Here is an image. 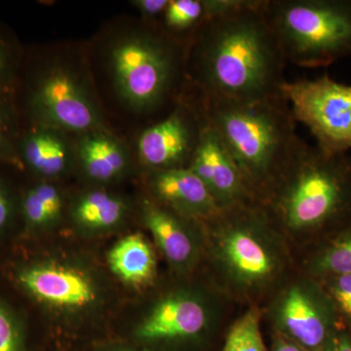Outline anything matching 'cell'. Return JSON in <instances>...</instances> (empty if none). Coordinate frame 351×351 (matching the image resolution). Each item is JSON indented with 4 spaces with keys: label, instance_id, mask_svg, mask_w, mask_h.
<instances>
[{
    "label": "cell",
    "instance_id": "cell-1",
    "mask_svg": "<svg viewBox=\"0 0 351 351\" xmlns=\"http://www.w3.org/2000/svg\"><path fill=\"white\" fill-rule=\"evenodd\" d=\"M265 4L241 0L196 32L186 49V82L193 92L239 103L282 95L287 60Z\"/></svg>",
    "mask_w": 351,
    "mask_h": 351
},
{
    "label": "cell",
    "instance_id": "cell-4",
    "mask_svg": "<svg viewBox=\"0 0 351 351\" xmlns=\"http://www.w3.org/2000/svg\"><path fill=\"white\" fill-rule=\"evenodd\" d=\"M193 94L230 149L254 199L261 204L304 142L295 133L287 101L283 95L239 103Z\"/></svg>",
    "mask_w": 351,
    "mask_h": 351
},
{
    "label": "cell",
    "instance_id": "cell-31",
    "mask_svg": "<svg viewBox=\"0 0 351 351\" xmlns=\"http://www.w3.org/2000/svg\"><path fill=\"white\" fill-rule=\"evenodd\" d=\"M269 351H306L289 339L270 332Z\"/></svg>",
    "mask_w": 351,
    "mask_h": 351
},
{
    "label": "cell",
    "instance_id": "cell-27",
    "mask_svg": "<svg viewBox=\"0 0 351 351\" xmlns=\"http://www.w3.org/2000/svg\"><path fill=\"white\" fill-rule=\"evenodd\" d=\"M15 69V56L10 44L0 36V94L10 82Z\"/></svg>",
    "mask_w": 351,
    "mask_h": 351
},
{
    "label": "cell",
    "instance_id": "cell-14",
    "mask_svg": "<svg viewBox=\"0 0 351 351\" xmlns=\"http://www.w3.org/2000/svg\"><path fill=\"white\" fill-rule=\"evenodd\" d=\"M19 281L39 302L56 308H84L97 300L96 286L91 279L68 265H34L21 272Z\"/></svg>",
    "mask_w": 351,
    "mask_h": 351
},
{
    "label": "cell",
    "instance_id": "cell-26",
    "mask_svg": "<svg viewBox=\"0 0 351 351\" xmlns=\"http://www.w3.org/2000/svg\"><path fill=\"white\" fill-rule=\"evenodd\" d=\"M0 351H24L19 327L0 302Z\"/></svg>",
    "mask_w": 351,
    "mask_h": 351
},
{
    "label": "cell",
    "instance_id": "cell-22",
    "mask_svg": "<svg viewBox=\"0 0 351 351\" xmlns=\"http://www.w3.org/2000/svg\"><path fill=\"white\" fill-rule=\"evenodd\" d=\"M263 307L246 306L226 328L218 351H269L263 335Z\"/></svg>",
    "mask_w": 351,
    "mask_h": 351
},
{
    "label": "cell",
    "instance_id": "cell-28",
    "mask_svg": "<svg viewBox=\"0 0 351 351\" xmlns=\"http://www.w3.org/2000/svg\"><path fill=\"white\" fill-rule=\"evenodd\" d=\"M169 0H134L132 5L140 12L145 22L158 24L162 18Z\"/></svg>",
    "mask_w": 351,
    "mask_h": 351
},
{
    "label": "cell",
    "instance_id": "cell-11",
    "mask_svg": "<svg viewBox=\"0 0 351 351\" xmlns=\"http://www.w3.org/2000/svg\"><path fill=\"white\" fill-rule=\"evenodd\" d=\"M202 123L195 95L184 93L169 112L138 134L135 145L138 163L147 173L188 168Z\"/></svg>",
    "mask_w": 351,
    "mask_h": 351
},
{
    "label": "cell",
    "instance_id": "cell-19",
    "mask_svg": "<svg viewBox=\"0 0 351 351\" xmlns=\"http://www.w3.org/2000/svg\"><path fill=\"white\" fill-rule=\"evenodd\" d=\"M110 269L123 282L145 287L156 281L157 256L144 234L131 233L120 239L108 256Z\"/></svg>",
    "mask_w": 351,
    "mask_h": 351
},
{
    "label": "cell",
    "instance_id": "cell-3",
    "mask_svg": "<svg viewBox=\"0 0 351 351\" xmlns=\"http://www.w3.org/2000/svg\"><path fill=\"white\" fill-rule=\"evenodd\" d=\"M295 254L351 221V156L302 142L261 203Z\"/></svg>",
    "mask_w": 351,
    "mask_h": 351
},
{
    "label": "cell",
    "instance_id": "cell-17",
    "mask_svg": "<svg viewBox=\"0 0 351 351\" xmlns=\"http://www.w3.org/2000/svg\"><path fill=\"white\" fill-rule=\"evenodd\" d=\"M20 158L34 173L46 178L61 177L75 164V142L69 134L48 127L34 126L19 144Z\"/></svg>",
    "mask_w": 351,
    "mask_h": 351
},
{
    "label": "cell",
    "instance_id": "cell-18",
    "mask_svg": "<svg viewBox=\"0 0 351 351\" xmlns=\"http://www.w3.org/2000/svg\"><path fill=\"white\" fill-rule=\"evenodd\" d=\"M297 269L320 279L351 276V221L337 232L295 254Z\"/></svg>",
    "mask_w": 351,
    "mask_h": 351
},
{
    "label": "cell",
    "instance_id": "cell-20",
    "mask_svg": "<svg viewBox=\"0 0 351 351\" xmlns=\"http://www.w3.org/2000/svg\"><path fill=\"white\" fill-rule=\"evenodd\" d=\"M241 0H169L158 25L173 38L189 45L208 21L239 6Z\"/></svg>",
    "mask_w": 351,
    "mask_h": 351
},
{
    "label": "cell",
    "instance_id": "cell-7",
    "mask_svg": "<svg viewBox=\"0 0 351 351\" xmlns=\"http://www.w3.org/2000/svg\"><path fill=\"white\" fill-rule=\"evenodd\" d=\"M287 63L322 68L351 56V0H265Z\"/></svg>",
    "mask_w": 351,
    "mask_h": 351
},
{
    "label": "cell",
    "instance_id": "cell-2",
    "mask_svg": "<svg viewBox=\"0 0 351 351\" xmlns=\"http://www.w3.org/2000/svg\"><path fill=\"white\" fill-rule=\"evenodd\" d=\"M204 226L206 276L237 306H263L297 269L294 249L260 203L223 210Z\"/></svg>",
    "mask_w": 351,
    "mask_h": 351
},
{
    "label": "cell",
    "instance_id": "cell-9",
    "mask_svg": "<svg viewBox=\"0 0 351 351\" xmlns=\"http://www.w3.org/2000/svg\"><path fill=\"white\" fill-rule=\"evenodd\" d=\"M262 307L270 332L306 351L322 350L343 327L320 281L298 269Z\"/></svg>",
    "mask_w": 351,
    "mask_h": 351
},
{
    "label": "cell",
    "instance_id": "cell-29",
    "mask_svg": "<svg viewBox=\"0 0 351 351\" xmlns=\"http://www.w3.org/2000/svg\"><path fill=\"white\" fill-rule=\"evenodd\" d=\"M319 351H351V331L343 327Z\"/></svg>",
    "mask_w": 351,
    "mask_h": 351
},
{
    "label": "cell",
    "instance_id": "cell-30",
    "mask_svg": "<svg viewBox=\"0 0 351 351\" xmlns=\"http://www.w3.org/2000/svg\"><path fill=\"white\" fill-rule=\"evenodd\" d=\"M12 213V201L5 188L0 182V230L4 228L10 219Z\"/></svg>",
    "mask_w": 351,
    "mask_h": 351
},
{
    "label": "cell",
    "instance_id": "cell-5",
    "mask_svg": "<svg viewBox=\"0 0 351 351\" xmlns=\"http://www.w3.org/2000/svg\"><path fill=\"white\" fill-rule=\"evenodd\" d=\"M186 49L158 24L145 21L112 38L107 66L119 101L145 115L174 106L184 93Z\"/></svg>",
    "mask_w": 351,
    "mask_h": 351
},
{
    "label": "cell",
    "instance_id": "cell-8",
    "mask_svg": "<svg viewBox=\"0 0 351 351\" xmlns=\"http://www.w3.org/2000/svg\"><path fill=\"white\" fill-rule=\"evenodd\" d=\"M34 126L80 134L107 128L87 69L77 60L57 57L36 73L27 96Z\"/></svg>",
    "mask_w": 351,
    "mask_h": 351
},
{
    "label": "cell",
    "instance_id": "cell-6",
    "mask_svg": "<svg viewBox=\"0 0 351 351\" xmlns=\"http://www.w3.org/2000/svg\"><path fill=\"white\" fill-rule=\"evenodd\" d=\"M237 304L207 276L182 284L154 300L136 329L152 351H206L221 343Z\"/></svg>",
    "mask_w": 351,
    "mask_h": 351
},
{
    "label": "cell",
    "instance_id": "cell-25",
    "mask_svg": "<svg viewBox=\"0 0 351 351\" xmlns=\"http://www.w3.org/2000/svg\"><path fill=\"white\" fill-rule=\"evenodd\" d=\"M15 138V114L0 94V160H20L19 145H16Z\"/></svg>",
    "mask_w": 351,
    "mask_h": 351
},
{
    "label": "cell",
    "instance_id": "cell-23",
    "mask_svg": "<svg viewBox=\"0 0 351 351\" xmlns=\"http://www.w3.org/2000/svg\"><path fill=\"white\" fill-rule=\"evenodd\" d=\"M63 209L62 191L47 182L29 189L23 201L25 221L34 228H43L54 223L62 216Z\"/></svg>",
    "mask_w": 351,
    "mask_h": 351
},
{
    "label": "cell",
    "instance_id": "cell-16",
    "mask_svg": "<svg viewBox=\"0 0 351 351\" xmlns=\"http://www.w3.org/2000/svg\"><path fill=\"white\" fill-rule=\"evenodd\" d=\"M76 136L73 140L75 164L88 179L96 182H110L125 175L130 166V152L126 145L108 128Z\"/></svg>",
    "mask_w": 351,
    "mask_h": 351
},
{
    "label": "cell",
    "instance_id": "cell-10",
    "mask_svg": "<svg viewBox=\"0 0 351 351\" xmlns=\"http://www.w3.org/2000/svg\"><path fill=\"white\" fill-rule=\"evenodd\" d=\"M282 95L295 121L308 129L316 147L332 154L351 152V85L323 75L286 82Z\"/></svg>",
    "mask_w": 351,
    "mask_h": 351
},
{
    "label": "cell",
    "instance_id": "cell-24",
    "mask_svg": "<svg viewBox=\"0 0 351 351\" xmlns=\"http://www.w3.org/2000/svg\"><path fill=\"white\" fill-rule=\"evenodd\" d=\"M331 298L343 327L351 331V276H332L320 279Z\"/></svg>",
    "mask_w": 351,
    "mask_h": 351
},
{
    "label": "cell",
    "instance_id": "cell-21",
    "mask_svg": "<svg viewBox=\"0 0 351 351\" xmlns=\"http://www.w3.org/2000/svg\"><path fill=\"white\" fill-rule=\"evenodd\" d=\"M73 218L77 225L88 230L112 228L125 218L127 204L119 196L97 189L88 191L76 199Z\"/></svg>",
    "mask_w": 351,
    "mask_h": 351
},
{
    "label": "cell",
    "instance_id": "cell-15",
    "mask_svg": "<svg viewBox=\"0 0 351 351\" xmlns=\"http://www.w3.org/2000/svg\"><path fill=\"white\" fill-rule=\"evenodd\" d=\"M149 197L186 218L205 223L221 212L213 197L189 168L147 173Z\"/></svg>",
    "mask_w": 351,
    "mask_h": 351
},
{
    "label": "cell",
    "instance_id": "cell-12",
    "mask_svg": "<svg viewBox=\"0 0 351 351\" xmlns=\"http://www.w3.org/2000/svg\"><path fill=\"white\" fill-rule=\"evenodd\" d=\"M143 223L171 269L189 276L203 263L204 223L182 217L145 197L141 205Z\"/></svg>",
    "mask_w": 351,
    "mask_h": 351
},
{
    "label": "cell",
    "instance_id": "cell-13",
    "mask_svg": "<svg viewBox=\"0 0 351 351\" xmlns=\"http://www.w3.org/2000/svg\"><path fill=\"white\" fill-rule=\"evenodd\" d=\"M188 168L205 184L221 211L257 202L223 138L204 114L197 145Z\"/></svg>",
    "mask_w": 351,
    "mask_h": 351
}]
</instances>
